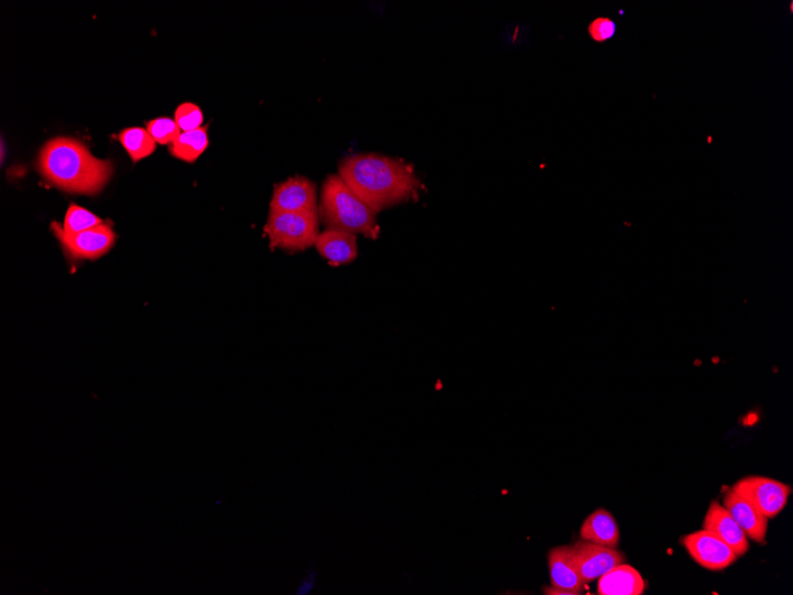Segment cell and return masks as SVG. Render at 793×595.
<instances>
[{"label":"cell","mask_w":793,"mask_h":595,"mask_svg":"<svg viewBox=\"0 0 793 595\" xmlns=\"http://www.w3.org/2000/svg\"><path fill=\"white\" fill-rule=\"evenodd\" d=\"M316 578H317V573L315 571L312 574L309 573L307 578H304L302 580L301 585L300 587H298L296 594L306 595L310 591H312L313 588L315 587Z\"/></svg>","instance_id":"cell-22"},{"label":"cell","mask_w":793,"mask_h":595,"mask_svg":"<svg viewBox=\"0 0 793 595\" xmlns=\"http://www.w3.org/2000/svg\"><path fill=\"white\" fill-rule=\"evenodd\" d=\"M118 141L122 143L124 149L128 151L133 163L143 160V158L154 154L156 141L143 128L125 129L118 135Z\"/></svg>","instance_id":"cell-17"},{"label":"cell","mask_w":793,"mask_h":595,"mask_svg":"<svg viewBox=\"0 0 793 595\" xmlns=\"http://www.w3.org/2000/svg\"><path fill=\"white\" fill-rule=\"evenodd\" d=\"M573 557L577 572L586 584L599 580L613 568L625 563L624 553L617 548L600 546L588 541H577L572 544Z\"/></svg>","instance_id":"cell-8"},{"label":"cell","mask_w":793,"mask_h":595,"mask_svg":"<svg viewBox=\"0 0 793 595\" xmlns=\"http://www.w3.org/2000/svg\"><path fill=\"white\" fill-rule=\"evenodd\" d=\"M104 223L105 221L94 213L73 204L68 208L62 230L66 233L74 234L94 229V227Z\"/></svg>","instance_id":"cell-18"},{"label":"cell","mask_w":793,"mask_h":595,"mask_svg":"<svg viewBox=\"0 0 793 595\" xmlns=\"http://www.w3.org/2000/svg\"><path fill=\"white\" fill-rule=\"evenodd\" d=\"M598 581L599 595H642L646 588L643 576L625 563L602 575Z\"/></svg>","instance_id":"cell-14"},{"label":"cell","mask_w":793,"mask_h":595,"mask_svg":"<svg viewBox=\"0 0 793 595\" xmlns=\"http://www.w3.org/2000/svg\"><path fill=\"white\" fill-rule=\"evenodd\" d=\"M271 212L308 213L317 212L315 183L304 176L290 177L274 188L270 204Z\"/></svg>","instance_id":"cell-9"},{"label":"cell","mask_w":793,"mask_h":595,"mask_svg":"<svg viewBox=\"0 0 793 595\" xmlns=\"http://www.w3.org/2000/svg\"><path fill=\"white\" fill-rule=\"evenodd\" d=\"M377 212L361 200L339 175L323 182L319 217L327 229L351 232L376 240L380 234Z\"/></svg>","instance_id":"cell-3"},{"label":"cell","mask_w":793,"mask_h":595,"mask_svg":"<svg viewBox=\"0 0 793 595\" xmlns=\"http://www.w3.org/2000/svg\"><path fill=\"white\" fill-rule=\"evenodd\" d=\"M548 567L551 586L574 592L577 595L585 592L586 582L582 580L575 566L573 547L560 546L550 550Z\"/></svg>","instance_id":"cell-12"},{"label":"cell","mask_w":793,"mask_h":595,"mask_svg":"<svg viewBox=\"0 0 793 595\" xmlns=\"http://www.w3.org/2000/svg\"><path fill=\"white\" fill-rule=\"evenodd\" d=\"M739 495L750 500L756 508L767 518H773L782 512L789 502L792 489L782 481L750 476L742 478L733 486Z\"/></svg>","instance_id":"cell-6"},{"label":"cell","mask_w":793,"mask_h":595,"mask_svg":"<svg viewBox=\"0 0 793 595\" xmlns=\"http://www.w3.org/2000/svg\"><path fill=\"white\" fill-rule=\"evenodd\" d=\"M588 33L593 41L604 43L613 39L615 33H617V24H615L611 18H595V20L589 24Z\"/></svg>","instance_id":"cell-21"},{"label":"cell","mask_w":793,"mask_h":595,"mask_svg":"<svg viewBox=\"0 0 793 595\" xmlns=\"http://www.w3.org/2000/svg\"><path fill=\"white\" fill-rule=\"evenodd\" d=\"M790 10H791V12L793 10V3L792 2H791V5H790Z\"/></svg>","instance_id":"cell-24"},{"label":"cell","mask_w":793,"mask_h":595,"mask_svg":"<svg viewBox=\"0 0 793 595\" xmlns=\"http://www.w3.org/2000/svg\"><path fill=\"white\" fill-rule=\"evenodd\" d=\"M543 594L545 595H577L574 592H570L567 590H561V588H556L554 586H545L543 587Z\"/></svg>","instance_id":"cell-23"},{"label":"cell","mask_w":793,"mask_h":595,"mask_svg":"<svg viewBox=\"0 0 793 595\" xmlns=\"http://www.w3.org/2000/svg\"><path fill=\"white\" fill-rule=\"evenodd\" d=\"M52 231L71 262L97 261L113 248L117 239L112 225L106 221L94 229L74 234L66 233L57 221H53Z\"/></svg>","instance_id":"cell-5"},{"label":"cell","mask_w":793,"mask_h":595,"mask_svg":"<svg viewBox=\"0 0 793 595\" xmlns=\"http://www.w3.org/2000/svg\"><path fill=\"white\" fill-rule=\"evenodd\" d=\"M703 529L721 538L739 557L744 556L750 550L748 537L718 500H713L710 503L706 517H704Z\"/></svg>","instance_id":"cell-11"},{"label":"cell","mask_w":793,"mask_h":595,"mask_svg":"<svg viewBox=\"0 0 793 595\" xmlns=\"http://www.w3.org/2000/svg\"><path fill=\"white\" fill-rule=\"evenodd\" d=\"M339 176L377 213L416 200L422 187L409 164L377 154L346 157L340 163Z\"/></svg>","instance_id":"cell-1"},{"label":"cell","mask_w":793,"mask_h":595,"mask_svg":"<svg viewBox=\"0 0 793 595\" xmlns=\"http://www.w3.org/2000/svg\"><path fill=\"white\" fill-rule=\"evenodd\" d=\"M175 122L182 131H194L201 128L203 115L198 105L186 103L177 107Z\"/></svg>","instance_id":"cell-20"},{"label":"cell","mask_w":793,"mask_h":595,"mask_svg":"<svg viewBox=\"0 0 793 595\" xmlns=\"http://www.w3.org/2000/svg\"><path fill=\"white\" fill-rule=\"evenodd\" d=\"M723 506L738 523L742 531L754 542H764L769 530V518L761 514L750 500L728 487L723 496Z\"/></svg>","instance_id":"cell-10"},{"label":"cell","mask_w":793,"mask_h":595,"mask_svg":"<svg viewBox=\"0 0 793 595\" xmlns=\"http://www.w3.org/2000/svg\"><path fill=\"white\" fill-rule=\"evenodd\" d=\"M209 145L208 128L183 132L176 141L170 145L169 153L179 160L194 163L205 153Z\"/></svg>","instance_id":"cell-16"},{"label":"cell","mask_w":793,"mask_h":595,"mask_svg":"<svg viewBox=\"0 0 793 595\" xmlns=\"http://www.w3.org/2000/svg\"><path fill=\"white\" fill-rule=\"evenodd\" d=\"M264 234L271 249L303 252L315 246L320 234L319 211L308 213L271 212Z\"/></svg>","instance_id":"cell-4"},{"label":"cell","mask_w":793,"mask_h":595,"mask_svg":"<svg viewBox=\"0 0 793 595\" xmlns=\"http://www.w3.org/2000/svg\"><path fill=\"white\" fill-rule=\"evenodd\" d=\"M36 168L49 185L84 195H98L113 174L112 162L99 160L84 143L69 137H56L44 144Z\"/></svg>","instance_id":"cell-2"},{"label":"cell","mask_w":793,"mask_h":595,"mask_svg":"<svg viewBox=\"0 0 793 595\" xmlns=\"http://www.w3.org/2000/svg\"><path fill=\"white\" fill-rule=\"evenodd\" d=\"M580 538L600 546L618 548L620 544L618 523L611 512L605 509L595 510L582 523Z\"/></svg>","instance_id":"cell-15"},{"label":"cell","mask_w":793,"mask_h":595,"mask_svg":"<svg viewBox=\"0 0 793 595\" xmlns=\"http://www.w3.org/2000/svg\"><path fill=\"white\" fill-rule=\"evenodd\" d=\"M147 128L156 143L161 145H171L181 135V129L176 124L175 119L167 117L151 120L147 124Z\"/></svg>","instance_id":"cell-19"},{"label":"cell","mask_w":793,"mask_h":595,"mask_svg":"<svg viewBox=\"0 0 793 595\" xmlns=\"http://www.w3.org/2000/svg\"><path fill=\"white\" fill-rule=\"evenodd\" d=\"M315 248L329 264L345 265L358 257L357 236L351 232L327 229L320 232Z\"/></svg>","instance_id":"cell-13"},{"label":"cell","mask_w":793,"mask_h":595,"mask_svg":"<svg viewBox=\"0 0 793 595\" xmlns=\"http://www.w3.org/2000/svg\"><path fill=\"white\" fill-rule=\"evenodd\" d=\"M683 546L691 559L709 571H722L738 560L734 550L708 530L696 531L683 537Z\"/></svg>","instance_id":"cell-7"}]
</instances>
